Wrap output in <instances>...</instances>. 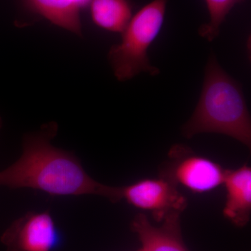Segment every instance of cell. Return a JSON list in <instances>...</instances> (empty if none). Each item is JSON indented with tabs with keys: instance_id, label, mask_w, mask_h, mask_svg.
I'll return each instance as SVG.
<instances>
[{
	"instance_id": "11",
	"label": "cell",
	"mask_w": 251,
	"mask_h": 251,
	"mask_svg": "<svg viewBox=\"0 0 251 251\" xmlns=\"http://www.w3.org/2000/svg\"><path fill=\"white\" fill-rule=\"evenodd\" d=\"M210 21L199 29L200 35L208 41L219 36L221 25L236 4L244 0H205Z\"/></svg>"
},
{
	"instance_id": "13",
	"label": "cell",
	"mask_w": 251,
	"mask_h": 251,
	"mask_svg": "<svg viewBox=\"0 0 251 251\" xmlns=\"http://www.w3.org/2000/svg\"><path fill=\"white\" fill-rule=\"evenodd\" d=\"M1 125H2V122H1V118L0 117V128H1Z\"/></svg>"
},
{
	"instance_id": "14",
	"label": "cell",
	"mask_w": 251,
	"mask_h": 251,
	"mask_svg": "<svg viewBox=\"0 0 251 251\" xmlns=\"http://www.w3.org/2000/svg\"><path fill=\"white\" fill-rule=\"evenodd\" d=\"M142 251V249H139V250H138V251Z\"/></svg>"
},
{
	"instance_id": "3",
	"label": "cell",
	"mask_w": 251,
	"mask_h": 251,
	"mask_svg": "<svg viewBox=\"0 0 251 251\" xmlns=\"http://www.w3.org/2000/svg\"><path fill=\"white\" fill-rule=\"evenodd\" d=\"M167 1L153 0L132 16L122 33L121 42L109 50V62L117 80H130L142 72L151 76L160 74L150 63L148 51L163 26Z\"/></svg>"
},
{
	"instance_id": "5",
	"label": "cell",
	"mask_w": 251,
	"mask_h": 251,
	"mask_svg": "<svg viewBox=\"0 0 251 251\" xmlns=\"http://www.w3.org/2000/svg\"><path fill=\"white\" fill-rule=\"evenodd\" d=\"M119 199L125 200L130 205L150 213L157 222H163L173 214H181L188 206L187 199L177 187L161 176L120 186Z\"/></svg>"
},
{
	"instance_id": "2",
	"label": "cell",
	"mask_w": 251,
	"mask_h": 251,
	"mask_svg": "<svg viewBox=\"0 0 251 251\" xmlns=\"http://www.w3.org/2000/svg\"><path fill=\"white\" fill-rule=\"evenodd\" d=\"M207 133L228 135L251 149V117L242 88L214 54L205 67L197 107L182 127L183 135L188 138Z\"/></svg>"
},
{
	"instance_id": "12",
	"label": "cell",
	"mask_w": 251,
	"mask_h": 251,
	"mask_svg": "<svg viewBox=\"0 0 251 251\" xmlns=\"http://www.w3.org/2000/svg\"><path fill=\"white\" fill-rule=\"evenodd\" d=\"M74 1L81 9V8L85 7L87 4H90L92 0H74Z\"/></svg>"
},
{
	"instance_id": "9",
	"label": "cell",
	"mask_w": 251,
	"mask_h": 251,
	"mask_svg": "<svg viewBox=\"0 0 251 251\" xmlns=\"http://www.w3.org/2000/svg\"><path fill=\"white\" fill-rule=\"evenodd\" d=\"M28 6L51 23L81 35L80 8L74 0H25Z\"/></svg>"
},
{
	"instance_id": "7",
	"label": "cell",
	"mask_w": 251,
	"mask_h": 251,
	"mask_svg": "<svg viewBox=\"0 0 251 251\" xmlns=\"http://www.w3.org/2000/svg\"><path fill=\"white\" fill-rule=\"evenodd\" d=\"M180 217L179 214L168 216L157 227L145 214H139L132 221L130 228L138 235L143 251H190L182 239Z\"/></svg>"
},
{
	"instance_id": "8",
	"label": "cell",
	"mask_w": 251,
	"mask_h": 251,
	"mask_svg": "<svg viewBox=\"0 0 251 251\" xmlns=\"http://www.w3.org/2000/svg\"><path fill=\"white\" fill-rule=\"evenodd\" d=\"M226 201L224 215L237 227L249 224L251 214V168L247 164L226 170L224 184Z\"/></svg>"
},
{
	"instance_id": "10",
	"label": "cell",
	"mask_w": 251,
	"mask_h": 251,
	"mask_svg": "<svg viewBox=\"0 0 251 251\" xmlns=\"http://www.w3.org/2000/svg\"><path fill=\"white\" fill-rule=\"evenodd\" d=\"M90 8L94 23L112 32L122 34L132 18L128 0H92Z\"/></svg>"
},
{
	"instance_id": "1",
	"label": "cell",
	"mask_w": 251,
	"mask_h": 251,
	"mask_svg": "<svg viewBox=\"0 0 251 251\" xmlns=\"http://www.w3.org/2000/svg\"><path fill=\"white\" fill-rule=\"evenodd\" d=\"M57 129V124L50 122L26 135L21 156L0 172V186L32 188L52 196L94 195L119 202L118 187L96 181L74 153L51 144Z\"/></svg>"
},
{
	"instance_id": "4",
	"label": "cell",
	"mask_w": 251,
	"mask_h": 251,
	"mask_svg": "<svg viewBox=\"0 0 251 251\" xmlns=\"http://www.w3.org/2000/svg\"><path fill=\"white\" fill-rule=\"evenodd\" d=\"M226 173V170L219 163L182 145L172 147L168 161L160 170V176L176 187L182 186L200 194L211 192L222 186Z\"/></svg>"
},
{
	"instance_id": "6",
	"label": "cell",
	"mask_w": 251,
	"mask_h": 251,
	"mask_svg": "<svg viewBox=\"0 0 251 251\" xmlns=\"http://www.w3.org/2000/svg\"><path fill=\"white\" fill-rule=\"evenodd\" d=\"M59 240L58 231L48 211L27 213L10 225L0 238L6 251H52Z\"/></svg>"
}]
</instances>
